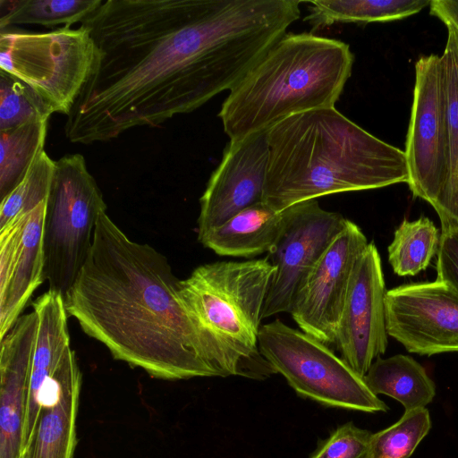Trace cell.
Masks as SVG:
<instances>
[{
  "label": "cell",
  "mask_w": 458,
  "mask_h": 458,
  "mask_svg": "<svg viewBox=\"0 0 458 458\" xmlns=\"http://www.w3.org/2000/svg\"><path fill=\"white\" fill-rule=\"evenodd\" d=\"M298 0H106L81 22L96 47L67 115L72 143L156 127L230 90L301 15Z\"/></svg>",
  "instance_id": "cell-1"
},
{
  "label": "cell",
  "mask_w": 458,
  "mask_h": 458,
  "mask_svg": "<svg viewBox=\"0 0 458 458\" xmlns=\"http://www.w3.org/2000/svg\"><path fill=\"white\" fill-rule=\"evenodd\" d=\"M180 281L163 254L131 240L104 211L88 259L64 297L65 309L114 359L153 377L231 376L186 309Z\"/></svg>",
  "instance_id": "cell-2"
},
{
  "label": "cell",
  "mask_w": 458,
  "mask_h": 458,
  "mask_svg": "<svg viewBox=\"0 0 458 458\" xmlns=\"http://www.w3.org/2000/svg\"><path fill=\"white\" fill-rule=\"evenodd\" d=\"M263 201L276 211L346 191L408 182L404 151L335 107L292 115L267 131Z\"/></svg>",
  "instance_id": "cell-3"
},
{
  "label": "cell",
  "mask_w": 458,
  "mask_h": 458,
  "mask_svg": "<svg viewBox=\"0 0 458 458\" xmlns=\"http://www.w3.org/2000/svg\"><path fill=\"white\" fill-rule=\"evenodd\" d=\"M353 62L344 41L286 32L228 91L218 113L225 132L237 141L292 115L335 107Z\"/></svg>",
  "instance_id": "cell-4"
},
{
  "label": "cell",
  "mask_w": 458,
  "mask_h": 458,
  "mask_svg": "<svg viewBox=\"0 0 458 458\" xmlns=\"http://www.w3.org/2000/svg\"><path fill=\"white\" fill-rule=\"evenodd\" d=\"M274 270L267 256L216 261L199 266L180 281L186 309L218 348L231 376L263 380L276 373L259 350L262 310Z\"/></svg>",
  "instance_id": "cell-5"
},
{
  "label": "cell",
  "mask_w": 458,
  "mask_h": 458,
  "mask_svg": "<svg viewBox=\"0 0 458 458\" xmlns=\"http://www.w3.org/2000/svg\"><path fill=\"white\" fill-rule=\"evenodd\" d=\"M106 211L102 192L81 154L55 161L43 230L45 278L64 299L92 247L99 215Z\"/></svg>",
  "instance_id": "cell-6"
},
{
  "label": "cell",
  "mask_w": 458,
  "mask_h": 458,
  "mask_svg": "<svg viewBox=\"0 0 458 458\" xmlns=\"http://www.w3.org/2000/svg\"><path fill=\"white\" fill-rule=\"evenodd\" d=\"M259 350L301 397L328 407L364 412L388 410L363 377L327 344L280 319L261 326Z\"/></svg>",
  "instance_id": "cell-7"
},
{
  "label": "cell",
  "mask_w": 458,
  "mask_h": 458,
  "mask_svg": "<svg viewBox=\"0 0 458 458\" xmlns=\"http://www.w3.org/2000/svg\"><path fill=\"white\" fill-rule=\"evenodd\" d=\"M89 31L80 26L31 33L1 30L0 71L29 86L52 113L68 115L96 59Z\"/></svg>",
  "instance_id": "cell-8"
},
{
  "label": "cell",
  "mask_w": 458,
  "mask_h": 458,
  "mask_svg": "<svg viewBox=\"0 0 458 458\" xmlns=\"http://www.w3.org/2000/svg\"><path fill=\"white\" fill-rule=\"evenodd\" d=\"M404 154L410 190L433 207L447 174L445 76L440 55H422L416 62Z\"/></svg>",
  "instance_id": "cell-9"
},
{
  "label": "cell",
  "mask_w": 458,
  "mask_h": 458,
  "mask_svg": "<svg viewBox=\"0 0 458 458\" xmlns=\"http://www.w3.org/2000/svg\"><path fill=\"white\" fill-rule=\"evenodd\" d=\"M284 211V227L267 255L275 270L262 318L290 312L306 277L347 220L322 208L317 199L297 203Z\"/></svg>",
  "instance_id": "cell-10"
},
{
  "label": "cell",
  "mask_w": 458,
  "mask_h": 458,
  "mask_svg": "<svg viewBox=\"0 0 458 458\" xmlns=\"http://www.w3.org/2000/svg\"><path fill=\"white\" fill-rule=\"evenodd\" d=\"M368 244L361 229L347 219L293 301L289 313L300 329L328 346L335 344L352 274Z\"/></svg>",
  "instance_id": "cell-11"
},
{
  "label": "cell",
  "mask_w": 458,
  "mask_h": 458,
  "mask_svg": "<svg viewBox=\"0 0 458 458\" xmlns=\"http://www.w3.org/2000/svg\"><path fill=\"white\" fill-rule=\"evenodd\" d=\"M388 335L410 352H458V292L435 280L403 284L386 292Z\"/></svg>",
  "instance_id": "cell-12"
},
{
  "label": "cell",
  "mask_w": 458,
  "mask_h": 458,
  "mask_svg": "<svg viewBox=\"0 0 458 458\" xmlns=\"http://www.w3.org/2000/svg\"><path fill=\"white\" fill-rule=\"evenodd\" d=\"M386 292L380 255L369 242L354 266L335 344L361 377L387 347Z\"/></svg>",
  "instance_id": "cell-13"
},
{
  "label": "cell",
  "mask_w": 458,
  "mask_h": 458,
  "mask_svg": "<svg viewBox=\"0 0 458 458\" xmlns=\"http://www.w3.org/2000/svg\"><path fill=\"white\" fill-rule=\"evenodd\" d=\"M268 159L267 131L227 143L199 199L198 238L263 201Z\"/></svg>",
  "instance_id": "cell-14"
},
{
  "label": "cell",
  "mask_w": 458,
  "mask_h": 458,
  "mask_svg": "<svg viewBox=\"0 0 458 458\" xmlns=\"http://www.w3.org/2000/svg\"><path fill=\"white\" fill-rule=\"evenodd\" d=\"M47 201L0 230V340L46 280L43 230Z\"/></svg>",
  "instance_id": "cell-15"
},
{
  "label": "cell",
  "mask_w": 458,
  "mask_h": 458,
  "mask_svg": "<svg viewBox=\"0 0 458 458\" xmlns=\"http://www.w3.org/2000/svg\"><path fill=\"white\" fill-rule=\"evenodd\" d=\"M38 332L34 310L21 316L1 339L0 458H20L31 362Z\"/></svg>",
  "instance_id": "cell-16"
},
{
  "label": "cell",
  "mask_w": 458,
  "mask_h": 458,
  "mask_svg": "<svg viewBox=\"0 0 458 458\" xmlns=\"http://www.w3.org/2000/svg\"><path fill=\"white\" fill-rule=\"evenodd\" d=\"M81 386V372L70 346L47 386L35 428L20 458H73Z\"/></svg>",
  "instance_id": "cell-17"
},
{
  "label": "cell",
  "mask_w": 458,
  "mask_h": 458,
  "mask_svg": "<svg viewBox=\"0 0 458 458\" xmlns=\"http://www.w3.org/2000/svg\"><path fill=\"white\" fill-rule=\"evenodd\" d=\"M38 332L31 362L22 450L30 440L44 403V394L65 352L71 346L64 297L48 290L33 302Z\"/></svg>",
  "instance_id": "cell-18"
},
{
  "label": "cell",
  "mask_w": 458,
  "mask_h": 458,
  "mask_svg": "<svg viewBox=\"0 0 458 458\" xmlns=\"http://www.w3.org/2000/svg\"><path fill=\"white\" fill-rule=\"evenodd\" d=\"M284 225V211L261 201L198 238L219 256L251 258L268 253Z\"/></svg>",
  "instance_id": "cell-19"
},
{
  "label": "cell",
  "mask_w": 458,
  "mask_h": 458,
  "mask_svg": "<svg viewBox=\"0 0 458 458\" xmlns=\"http://www.w3.org/2000/svg\"><path fill=\"white\" fill-rule=\"evenodd\" d=\"M376 394L394 398L406 410L426 407L436 395V385L425 368L412 357H378L363 377Z\"/></svg>",
  "instance_id": "cell-20"
},
{
  "label": "cell",
  "mask_w": 458,
  "mask_h": 458,
  "mask_svg": "<svg viewBox=\"0 0 458 458\" xmlns=\"http://www.w3.org/2000/svg\"><path fill=\"white\" fill-rule=\"evenodd\" d=\"M312 31L335 23L386 22L411 16L431 0H317L306 1Z\"/></svg>",
  "instance_id": "cell-21"
},
{
  "label": "cell",
  "mask_w": 458,
  "mask_h": 458,
  "mask_svg": "<svg viewBox=\"0 0 458 458\" xmlns=\"http://www.w3.org/2000/svg\"><path fill=\"white\" fill-rule=\"evenodd\" d=\"M48 120H35L0 131V199L23 179L36 157L44 151Z\"/></svg>",
  "instance_id": "cell-22"
},
{
  "label": "cell",
  "mask_w": 458,
  "mask_h": 458,
  "mask_svg": "<svg viewBox=\"0 0 458 458\" xmlns=\"http://www.w3.org/2000/svg\"><path fill=\"white\" fill-rule=\"evenodd\" d=\"M103 0H0V29L37 24L72 27L81 22Z\"/></svg>",
  "instance_id": "cell-23"
},
{
  "label": "cell",
  "mask_w": 458,
  "mask_h": 458,
  "mask_svg": "<svg viewBox=\"0 0 458 458\" xmlns=\"http://www.w3.org/2000/svg\"><path fill=\"white\" fill-rule=\"evenodd\" d=\"M442 56L446 92L447 174L433 206L440 217L458 221V57L449 39Z\"/></svg>",
  "instance_id": "cell-24"
},
{
  "label": "cell",
  "mask_w": 458,
  "mask_h": 458,
  "mask_svg": "<svg viewBox=\"0 0 458 458\" xmlns=\"http://www.w3.org/2000/svg\"><path fill=\"white\" fill-rule=\"evenodd\" d=\"M439 242L440 232L429 218L404 219L387 248L388 260L394 272L406 276L425 270L437 254Z\"/></svg>",
  "instance_id": "cell-25"
},
{
  "label": "cell",
  "mask_w": 458,
  "mask_h": 458,
  "mask_svg": "<svg viewBox=\"0 0 458 458\" xmlns=\"http://www.w3.org/2000/svg\"><path fill=\"white\" fill-rule=\"evenodd\" d=\"M55 167L45 150L36 157L20 183L1 199L0 230L47 200Z\"/></svg>",
  "instance_id": "cell-26"
},
{
  "label": "cell",
  "mask_w": 458,
  "mask_h": 458,
  "mask_svg": "<svg viewBox=\"0 0 458 458\" xmlns=\"http://www.w3.org/2000/svg\"><path fill=\"white\" fill-rule=\"evenodd\" d=\"M430 428L428 409L406 410L395 423L372 434L371 458H410Z\"/></svg>",
  "instance_id": "cell-27"
},
{
  "label": "cell",
  "mask_w": 458,
  "mask_h": 458,
  "mask_svg": "<svg viewBox=\"0 0 458 458\" xmlns=\"http://www.w3.org/2000/svg\"><path fill=\"white\" fill-rule=\"evenodd\" d=\"M50 108L29 86L0 71V131L48 120Z\"/></svg>",
  "instance_id": "cell-28"
},
{
  "label": "cell",
  "mask_w": 458,
  "mask_h": 458,
  "mask_svg": "<svg viewBox=\"0 0 458 458\" xmlns=\"http://www.w3.org/2000/svg\"><path fill=\"white\" fill-rule=\"evenodd\" d=\"M371 437L369 430L344 423L320 441L310 458H371Z\"/></svg>",
  "instance_id": "cell-29"
},
{
  "label": "cell",
  "mask_w": 458,
  "mask_h": 458,
  "mask_svg": "<svg viewBox=\"0 0 458 458\" xmlns=\"http://www.w3.org/2000/svg\"><path fill=\"white\" fill-rule=\"evenodd\" d=\"M440 222L437 280L447 284L458 292V221L440 217Z\"/></svg>",
  "instance_id": "cell-30"
},
{
  "label": "cell",
  "mask_w": 458,
  "mask_h": 458,
  "mask_svg": "<svg viewBox=\"0 0 458 458\" xmlns=\"http://www.w3.org/2000/svg\"><path fill=\"white\" fill-rule=\"evenodd\" d=\"M430 13L458 31V0H431Z\"/></svg>",
  "instance_id": "cell-31"
},
{
  "label": "cell",
  "mask_w": 458,
  "mask_h": 458,
  "mask_svg": "<svg viewBox=\"0 0 458 458\" xmlns=\"http://www.w3.org/2000/svg\"><path fill=\"white\" fill-rule=\"evenodd\" d=\"M447 28V39H449L454 48V51L456 53V55L458 57V31L454 30L453 27H446Z\"/></svg>",
  "instance_id": "cell-32"
}]
</instances>
